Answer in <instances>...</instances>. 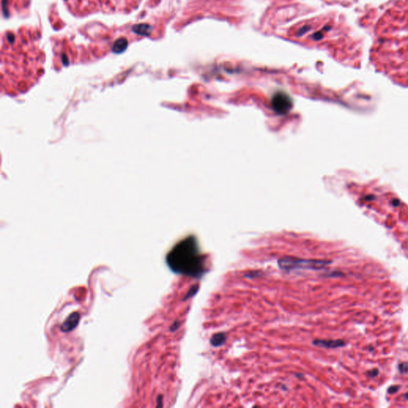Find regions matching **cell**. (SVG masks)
Returning a JSON list of instances; mask_svg holds the SVG:
<instances>
[{
	"label": "cell",
	"mask_w": 408,
	"mask_h": 408,
	"mask_svg": "<svg viewBox=\"0 0 408 408\" xmlns=\"http://www.w3.org/2000/svg\"><path fill=\"white\" fill-rule=\"evenodd\" d=\"M80 320V314L78 312H73L72 314L65 320V321L62 324V330L63 332H69L72 331L77 327L78 322Z\"/></svg>",
	"instance_id": "5b68a950"
},
{
	"label": "cell",
	"mask_w": 408,
	"mask_h": 408,
	"mask_svg": "<svg viewBox=\"0 0 408 408\" xmlns=\"http://www.w3.org/2000/svg\"><path fill=\"white\" fill-rule=\"evenodd\" d=\"M403 397H404V399H406V400H408V393L404 394V396H403Z\"/></svg>",
	"instance_id": "7c38bea8"
},
{
	"label": "cell",
	"mask_w": 408,
	"mask_h": 408,
	"mask_svg": "<svg viewBox=\"0 0 408 408\" xmlns=\"http://www.w3.org/2000/svg\"><path fill=\"white\" fill-rule=\"evenodd\" d=\"M312 344L325 349H337L345 346V342L342 339H315Z\"/></svg>",
	"instance_id": "277c9868"
},
{
	"label": "cell",
	"mask_w": 408,
	"mask_h": 408,
	"mask_svg": "<svg viewBox=\"0 0 408 408\" xmlns=\"http://www.w3.org/2000/svg\"><path fill=\"white\" fill-rule=\"evenodd\" d=\"M166 262L174 273L191 278H200L207 271L206 257L201 254L194 236L178 242L167 255Z\"/></svg>",
	"instance_id": "6da1fadb"
},
{
	"label": "cell",
	"mask_w": 408,
	"mask_h": 408,
	"mask_svg": "<svg viewBox=\"0 0 408 408\" xmlns=\"http://www.w3.org/2000/svg\"><path fill=\"white\" fill-rule=\"evenodd\" d=\"M399 388H400V387L397 386V385H396V386H391L389 387L387 391H388V393L390 394H395L396 392H397L399 390Z\"/></svg>",
	"instance_id": "9c48e42d"
},
{
	"label": "cell",
	"mask_w": 408,
	"mask_h": 408,
	"mask_svg": "<svg viewBox=\"0 0 408 408\" xmlns=\"http://www.w3.org/2000/svg\"><path fill=\"white\" fill-rule=\"evenodd\" d=\"M226 340V334L224 332H218L211 336V338L210 339V343L213 347L218 348V347L222 346L223 344H225Z\"/></svg>",
	"instance_id": "8992f818"
},
{
	"label": "cell",
	"mask_w": 408,
	"mask_h": 408,
	"mask_svg": "<svg viewBox=\"0 0 408 408\" xmlns=\"http://www.w3.org/2000/svg\"><path fill=\"white\" fill-rule=\"evenodd\" d=\"M399 370L401 373L406 374L408 372V364L406 363H402L399 364Z\"/></svg>",
	"instance_id": "ba28073f"
},
{
	"label": "cell",
	"mask_w": 408,
	"mask_h": 408,
	"mask_svg": "<svg viewBox=\"0 0 408 408\" xmlns=\"http://www.w3.org/2000/svg\"><path fill=\"white\" fill-rule=\"evenodd\" d=\"M378 374H379V370L378 369H373V370H371L370 372H368V376H371V377H375V376H378Z\"/></svg>",
	"instance_id": "8fae6325"
},
{
	"label": "cell",
	"mask_w": 408,
	"mask_h": 408,
	"mask_svg": "<svg viewBox=\"0 0 408 408\" xmlns=\"http://www.w3.org/2000/svg\"><path fill=\"white\" fill-rule=\"evenodd\" d=\"M327 277H336V278H338V277H343L344 273H341V272H339V271H335V272H332L329 274L326 275Z\"/></svg>",
	"instance_id": "30bf717a"
},
{
	"label": "cell",
	"mask_w": 408,
	"mask_h": 408,
	"mask_svg": "<svg viewBox=\"0 0 408 408\" xmlns=\"http://www.w3.org/2000/svg\"><path fill=\"white\" fill-rule=\"evenodd\" d=\"M273 108L278 113H285L290 109L292 102L287 94L284 93H278L273 97L272 101Z\"/></svg>",
	"instance_id": "3957f363"
},
{
	"label": "cell",
	"mask_w": 408,
	"mask_h": 408,
	"mask_svg": "<svg viewBox=\"0 0 408 408\" xmlns=\"http://www.w3.org/2000/svg\"><path fill=\"white\" fill-rule=\"evenodd\" d=\"M332 263L331 261L315 260V259H302L295 257H283L278 260V266L282 270L293 269H321Z\"/></svg>",
	"instance_id": "7a4b0ae2"
},
{
	"label": "cell",
	"mask_w": 408,
	"mask_h": 408,
	"mask_svg": "<svg viewBox=\"0 0 408 408\" xmlns=\"http://www.w3.org/2000/svg\"><path fill=\"white\" fill-rule=\"evenodd\" d=\"M199 285H193V286H192V287L190 289V290L188 291L187 293V295L185 296V297L183 298V301L187 300V299H189V298H191V297H192L195 296V295L197 293V292L199 291Z\"/></svg>",
	"instance_id": "52a82bcc"
}]
</instances>
